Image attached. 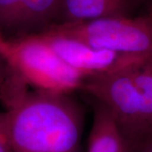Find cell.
<instances>
[{
	"label": "cell",
	"mask_w": 152,
	"mask_h": 152,
	"mask_svg": "<svg viewBox=\"0 0 152 152\" xmlns=\"http://www.w3.org/2000/svg\"><path fill=\"white\" fill-rule=\"evenodd\" d=\"M5 130L4 129V113H0V131Z\"/></svg>",
	"instance_id": "obj_14"
},
{
	"label": "cell",
	"mask_w": 152,
	"mask_h": 152,
	"mask_svg": "<svg viewBox=\"0 0 152 152\" xmlns=\"http://www.w3.org/2000/svg\"><path fill=\"white\" fill-rule=\"evenodd\" d=\"M43 32L152 61V13L56 24Z\"/></svg>",
	"instance_id": "obj_3"
},
{
	"label": "cell",
	"mask_w": 152,
	"mask_h": 152,
	"mask_svg": "<svg viewBox=\"0 0 152 152\" xmlns=\"http://www.w3.org/2000/svg\"><path fill=\"white\" fill-rule=\"evenodd\" d=\"M7 61L27 85L69 94L81 89L86 76L68 64L36 35L7 40Z\"/></svg>",
	"instance_id": "obj_4"
},
{
	"label": "cell",
	"mask_w": 152,
	"mask_h": 152,
	"mask_svg": "<svg viewBox=\"0 0 152 152\" xmlns=\"http://www.w3.org/2000/svg\"><path fill=\"white\" fill-rule=\"evenodd\" d=\"M136 2L137 0H63L56 24L131 16L130 12Z\"/></svg>",
	"instance_id": "obj_6"
},
{
	"label": "cell",
	"mask_w": 152,
	"mask_h": 152,
	"mask_svg": "<svg viewBox=\"0 0 152 152\" xmlns=\"http://www.w3.org/2000/svg\"><path fill=\"white\" fill-rule=\"evenodd\" d=\"M36 36L48 44L60 58L86 77L110 74L151 62L110 50L91 48L75 40L47 32Z\"/></svg>",
	"instance_id": "obj_5"
},
{
	"label": "cell",
	"mask_w": 152,
	"mask_h": 152,
	"mask_svg": "<svg viewBox=\"0 0 152 152\" xmlns=\"http://www.w3.org/2000/svg\"><path fill=\"white\" fill-rule=\"evenodd\" d=\"M151 136H152V127H151V134H150L149 137H151ZM147 138H148V137H147ZM145 139H146V138H145ZM144 140H145V139H144Z\"/></svg>",
	"instance_id": "obj_15"
},
{
	"label": "cell",
	"mask_w": 152,
	"mask_h": 152,
	"mask_svg": "<svg viewBox=\"0 0 152 152\" xmlns=\"http://www.w3.org/2000/svg\"><path fill=\"white\" fill-rule=\"evenodd\" d=\"M81 90L108 109L127 147L149 137L152 127V61L86 77Z\"/></svg>",
	"instance_id": "obj_2"
},
{
	"label": "cell",
	"mask_w": 152,
	"mask_h": 152,
	"mask_svg": "<svg viewBox=\"0 0 152 152\" xmlns=\"http://www.w3.org/2000/svg\"><path fill=\"white\" fill-rule=\"evenodd\" d=\"M0 54L6 58L8 54V42L0 32Z\"/></svg>",
	"instance_id": "obj_13"
},
{
	"label": "cell",
	"mask_w": 152,
	"mask_h": 152,
	"mask_svg": "<svg viewBox=\"0 0 152 152\" xmlns=\"http://www.w3.org/2000/svg\"><path fill=\"white\" fill-rule=\"evenodd\" d=\"M0 152H13L6 135L5 130L0 131Z\"/></svg>",
	"instance_id": "obj_12"
},
{
	"label": "cell",
	"mask_w": 152,
	"mask_h": 152,
	"mask_svg": "<svg viewBox=\"0 0 152 152\" xmlns=\"http://www.w3.org/2000/svg\"><path fill=\"white\" fill-rule=\"evenodd\" d=\"M26 82L0 54V100L10 108L26 93Z\"/></svg>",
	"instance_id": "obj_9"
},
{
	"label": "cell",
	"mask_w": 152,
	"mask_h": 152,
	"mask_svg": "<svg viewBox=\"0 0 152 152\" xmlns=\"http://www.w3.org/2000/svg\"><path fill=\"white\" fill-rule=\"evenodd\" d=\"M22 1L0 0V32L4 38V35H9L10 38L12 36Z\"/></svg>",
	"instance_id": "obj_10"
},
{
	"label": "cell",
	"mask_w": 152,
	"mask_h": 152,
	"mask_svg": "<svg viewBox=\"0 0 152 152\" xmlns=\"http://www.w3.org/2000/svg\"><path fill=\"white\" fill-rule=\"evenodd\" d=\"M127 152H152V136L129 145Z\"/></svg>",
	"instance_id": "obj_11"
},
{
	"label": "cell",
	"mask_w": 152,
	"mask_h": 152,
	"mask_svg": "<svg viewBox=\"0 0 152 152\" xmlns=\"http://www.w3.org/2000/svg\"><path fill=\"white\" fill-rule=\"evenodd\" d=\"M63 0H23L9 40L37 35L57 23Z\"/></svg>",
	"instance_id": "obj_7"
},
{
	"label": "cell",
	"mask_w": 152,
	"mask_h": 152,
	"mask_svg": "<svg viewBox=\"0 0 152 152\" xmlns=\"http://www.w3.org/2000/svg\"><path fill=\"white\" fill-rule=\"evenodd\" d=\"M83 113L65 93L27 92L4 113L13 152H80Z\"/></svg>",
	"instance_id": "obj_1"
},
{
	"label": "cell",
	"mask_w": 152,
	"mask_h": 152,
	"mask_svg": "<svg viewBox=\"0 0 152 152\" xmlns=\"http://www.w3.org/2000/svg\"><path fill=\"white\" fill-rule=\"evenodd\" d=\"M126 140L109 110L96 102L88 152H127Z\"/></svg>",
	"instance_id": "obj_8"
}]
</instances>
